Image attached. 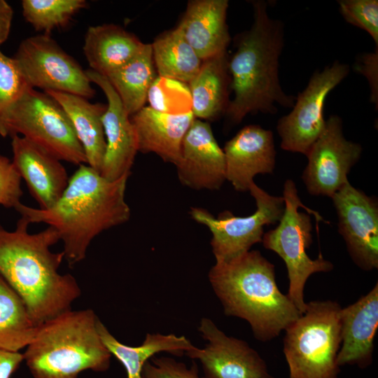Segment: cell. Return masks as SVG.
Wrapping results in <instances>:
<instances>
[{
  "label": "cell",
  "instance_id": "1",
  "mask_svg": "<svg viewBox=\"0 0 378 378\" xmlns=\"http://www.w3.org/2000/svg\"><path fill=\"white\" fill-rule=\"evenodd\" d=\"M129 176L109 181L83 164L52 207L41 209L20 203L15 209L29 224L43 223L55 228L63 242L64 258L72 267L85 258L96 236L129 220L131 211L125 199Z\"/></svg>",
  "mask_w": 378,
  "mask_h": 378
},
{
  "label": "cell",
  "instance_id": "2",
  "mask_svg": "<svg viewBox=\"0 0 378 378\" xmlns=\"http://www.w3.org/2000/svg\"><path fill=\"white\" fill-rule=\"evenodd\" d=\"M29 223L20 218L13 231L0 225V276L27 304L38 325L71 309L81 294L76 279L58 270L62 251L50 247L59 241L57 230L48 226L34 234Z\"/></svg>",
  "mask_w": 378,
  "mask_h": 378
},
{
  "label": "cell",
  "instance_id": "3",
  "mask_svg": "<svg viewBox=\"0 0 378 378\" xmlns=\"http://www.w3.org/2000/svg\"><path fill=\"white\" fill-rule=\"evenodd\" d=\"M251 4L253 23L237 36L236 50L228 58L233 97L225 115L234 124L248 113L274 114L276 104L292 108L295 100V97L283 90L279 78L284 24L269 15L265 1H252Z\"/></svg>",
  "mask_w": 378,
  "mask_h": 378
},
{
  "label": "cell",
  "instance_id": "4",
  "mask_svg": "<svg viewBox=\"0 0 378 378\" xmlns=\"http://www.w3.org/2000/svg\"><path fill=\"white\" fill-rule=\"evenodd\" d=\"M209 279L225 314L248 321L259 341L276 337L302 314L279 289L274 265L258 251L216 262Z\"/></svg>",
  "mask_w": 378,
  "mask_h": 378
},
{
  "label": "cell",
  "instance_id": "5",
  "mask_svg": "<svg viewBox=\"0 0 378 378\" xmlns=\"http://www.w3.org/2000/svg\"><path fill=\"white\" fill-rule=\"evenodd\" d=\"M88 309H71L41 323L26 347L24 360L34 378H78L85 370L104 372L112 355Z\"/></svg>",
  "mask_w": 378,
  "mask_h": 378
},
{
  "label": "cell",
  "instance_id": "6",
  "mask_svg": "<svg viewBox=\"0 0 378 378\" xmlns=\"http://www.w3.org/2000/svg\"><path fill=\"white\" fill-rule=\"evenodd\" d=\"M340 304L307 303L304 313L285 330L284 354L289 378H337L342 336Z\"/></svg>",
  "mask_w": 378,
  "mask_h": 378
},
{
  "label": "cell",
  "instance_id": "7",
  "mask_svg": "<svg viewBox=\"0 0 378 378\" xmlns=\"http://www.w3.org/2000/svg\"><path fill=\"white\" fill-rule=\"evenodd\" d=\"M283 198L284 211L279 224L263 234L262 242L265 248L275 252L284 260L289 279L287 295L302 314L307 308L304 288L308 278L316 272H330L333 265L321 253L312 260L306 252L312 243V220L309 214L300 212L298 208L302 207L314 214L317 223L323 219L318 212L302 204L291 179L284 183Z\"/></svg>",
  "mask_w": 378,
  "mask_h": 378
},
{
  "label": "cell",
  "instance_id": "8",
  "mask_svg": "<svg viewBox=\"0 0 378 378\" xmlns=\"http://www.w3.org/2000/svg\"><path fill=\"white\" fill-rule=\"evenodd\" d=\"M4 124L8 136H23L60 161L87 164L67 114L45 92L27 89L8 110Z\"/></svg>",
  "mask_w": 378,
  "mask_h": 378
},
{
  "label": "cell",
  "instance_id": "9",
  "mask_svg": "<svg viewBox=\"0 0 378 378\" xmlns=\"http://www.w3.org/2000/svg\"><path fill=\"white\" fill-rule=\"evenodd\" d=\"M256 203L255 211L248 216H236L230 211L215 217L203 208L192 207L191 217L211 232V246L216 262H226L250 251L262 242L264 226L279 221L284 211L283 197L273 196L255 183L249 190Z\"/></svg>",
  "mask_w": 378,
  "mask_h": 378
},
{
  "label": "cell",
  "instance_id": "10",
  "mask_svg": "<svg viewBox=\"0 0 378 378\" xmlns=\"http://www.w3.org/2000/svg\"><path fill=\"white\" fill-rule=\"evenodd\" d=\"M13 59L32 88L70 93L87 99L95 94L85 70L50 35L25 38Z\"/></svg>",
  "mask_w": 378,
  "mask_h": 378
},
{
  "label": "cell",
  "instance_id": "11",
  "mask_svg": "<svg viewBox=\"0 0 378 378\" xmlns=\"http://www.w3.org/2000/svg\"><path fill=\"white\" fill-rule=\"evenodd\" d=\"M349 66L339 61L316 71L306 88L295 97L292 110L277 123L283 150L307 155L323 133L324 106L328 94L349 74Z\"/></svg>",
  "mask_w": 378,
  "mask_h": 378
},
{
  "label": "cell",
  "instance_id": "12",
  "mask_svg": "<svg viewBox=\"0 0 378 378\" xmlns=\"http://www.w3.org/2000/svg\"><path fill=\"white\" fill-rule=\"evenodd\" d=\"M361 146L347 140L342 120L331 115L326 127L308 152L302 179L309 193L332 197L346 183L352 167L359 160Z\"/></svg>",
  "mask_w": 378,
  "mask_h": 378
},
{
  "label": "cell",
  "instance_id": "13",
  "mask_svg": "<svg viewBox=\"0 0 378 378\" xmlns=\"http://www.w3.org/2000/svg\"><path fill=\"white\" fill-rule=\"evenodd\" d=\"M338 231L347 251L360 269L378 268V203L348 181L331 197Z\"/></svg>",
  "mask_w": 378,
  "mask_h": 378
},
{
  "label": "cell",
  "instance_id": "14",
  "mask_svg": "<svg viewBox=\"0 0 378 378\" xmlns=\"http://www.w3.org/2000/svg\"><path fill=\"white\" fill-rule=\"evenodd\" d=\"M199 330L208 343L185 354L201 362L205 378H274L262 358L246 342L227 336L207 318L201 320Z\"/></svg>",
  "mask_w": 378,
  "mask_h": 378
},
{
  "label": "cell",
  "instance_id": "15",
  "mask_svg": "<svg viewBox=\"0 0 378 378\" xmlns=\"http://www.w3.org/2000/svg\"><path fill=\"white\" fill-rule=\"evenodd\" d=\"M91 83L106 97L107 107L102 115L106 149L100 174L109 181L130 175L138 152L137 140L130 116L107 78L90 69L85 70Z\"/></svg>",
  "mask_w": 378,
  "mask_h": 378
},
{
  "label": "cell",
  "instance_id": "16",
  "mask_svg": "<svg viewBox=\"0 0 378 378\" xmlns=\"http://www.w3.org/2000/svg\"><path fill=\"white\" fill-rule=\"evenodd\" d=\"M178 178L194 190H218L226 180L225 159L209 122L195 118L181 146Z\"/></svg>",
  "mask_w": 378,
  "mask_h": 378
},
{
  "label": "cell",
  "instance_id": "17",
  "mask_svg": "<svg viewBox=\"0 0 378 378\" xmlns=\"http://www.w3.org/2000/svg\"><path fill=\"white\" fill-rule=\"evenodd\" d=\"M226 180L237 191H248L258 174H272L276 164L273 134L257 125L240 130L223 149Z\"/></svg>",
  "mask_w": 378,
  "mask_h": 378
},
{
  "label": "cell",
  "instance_id": "18",
  "mask_svg": "<svg viewBox=\"0 0 378 378\" xmlns=\"http://www.w3.org/2000/svg\"><path fill=\"white\" fill-rule=\"evenodd\" d=\"M12 162L39 209L52 207L66 190L69 177L61 161L28 139L11 136Z\"/></svg>",
  "mask_w": 378,
  "mask_h": 378
},
{
  "label": "cell",
  "instance_id": "19",
  "mask_svg": "<svg viewBox=\"0 0 378 378\" xmlns=\"http://www.w3.org/2000/svg\"><path fill=\"white\" fill-rule=\"evenodd\" d=\"M342 343L337 357L340 366L371 365L378 328V284L340 312Z\"/></svg>",
  "mask_w": 378,
  "mask_h": 378
},
{
  "label": "cell",
  "instance_id": "20",
  "mask_svg": "<svg viewBox=\"0 0 378 378\" xmlns=\"http://www.w3.org/2000/svg\"><path fill=\"white\" fill-rule=\"evenodd\" d=\"M227 0H191L178 24L187 42L204 60L223 52L231 38L227 24Z\"/></svg>",
  "mask_w": 378,
  "mask_h": 378
},
{
  "label": "cell",
  "instance_id": "21",
  "mask_svg": "<svg viewBox=\"0 0 378 378\" xmlns=\"http://www.w3.org/2000/svg\"><path fill=\"white\" fill-rule=\"evenodd\" d=\"M195 118L192 111L169 114L144 106L130 116L138 151L154 153L164 162L176 165L180 159L183 138Z\"/></svg>",
  "mask_w": 378,
  "mask_h": 378
},
{
  "label": "cell",
  "instance_id": "22",
  "mask_svg": "<svg viewBox=\"0 0 378 378\" xmlns=\"http://www.w3.org/2000/svg\"><path fill=\"white\" fill-rule=\"evenodd\" d=\"M144 43L118 24H103L88 27L83 50L90 69L107 76L131 59Z\"/></svg>",
  "mask_w": 378,
  "mask_h": 378
},
{
  "label": "cell",
  "instance_id": "23",
  "mask_svg": "<svg viewBox=\"0 0 378 378\" xmlns=\"http://www.w3.org/2000/svg\"><path fill=\"white\" fill-rule=\"evenodd\" d=\"M227 51L202 60L199 71L188 83L195 118L214 120L225 114L230 99Z\"/></svg>",
  "mask_w": 378,
  "mask_h": 378
},
{
  "label": "cell",
  "instance_id": "24",
  "mask_svg": "<svg viewBox=\"0 0 378 378\" xmlns=\"http://www.w3.org/2000/svg\"><path fill=\"white\" fill-rule=\"evenodd\" d=\"M63 108L84 150L87 164L100 173L106 149L102 115L107 104H92L85 97L58 91H46Z\"/></svg>",
  "mask_w": 378,
  "mask_h": 378
},
{
  "label": "cell",
  "instance_id": "25",
  "mask_svg": "<svg viewBox=\"0 0 378 378\" xmlns=\"http://www.w3.org/2000/svg\"><path fill=\"white\" fill-rule=\"evenodd\" d=\"M97 330L108 351L124 366L127 378H143L145 363L158 353L166 351L174 356H182L194 346L184 336L160 333L147 334L141 345L131 346L115 339L99 319Z\"/></svg>",
  "mask_w": 378,
  "mask_h": 378
},
{
  "label": "cell",
  "instance_id": "26",
  "mask_svg": "<svg viewBox=\"0 0 378 378\" xmlns=\"http://www.w3.org/2000/svg\"><path fill=\"white\" fill-rule=\"evenodd\" d=\"M155 68L151 43H144L131 59L106 76L130 116L144 106L148 90L158 76Z\"/></svg>",
  "mask_w": 378,
  "mask_h": 378
},
{
  "label": "cell",
  "instance_id": "27",
  "mask_svg": "<svg viewBox=\"0 0 378 378\" xmlns=\"http://www.w3.org/2000/svg\"><path fill=\"white\" fill-rule=\"evenodd\" d=\"M151 46L159 76L188 83L199 71L202 60L178 27L160 34Z\"/></svg>",
  "mask_w": 378,
  "mask_h": 378
},
{
  "label": "cell",
  "instance_id": "28",
  "mask_svg": "<svg viewBox=\"0 0 378 378\" xmlns=\"http://www.w3.org/2000/svg\"><path fill=\"white\" fill-rule=\"evenodd\" d=\"M39 326L22 298L0 276V349L20 352L32 341Z\"/></svg>",
  "mask_w": 378,
  "mask_h": 378
},
{
  "label": "cell",
  "instance_id": "29",
  "mask_svg": "<svg viewBox=\"0 0 378 378\" xmlns=\"http://www.w3.org/2000/svg\"><path fill=\"white\" fill-rule=\"evenodd\" d=\"M22 15L36 31L50 35L66 27L73 17L86 8L85 0H22Z\"/></svg>",
  "mask_w": 378,
  "mask_h": 378
},
{
  "label": "cell",
  "instance_id": "30",
  "mask_svg": "<svg viewBox=\"0 0 378 378\" xmlns=\"http://www.w3.org/2000/svg\"><path fill=\"white\" fill-rule=\"evenodd\" d=\"M146 101L157 111L183 114L192 111V97L188 83L158 76L150 85Z\"/></svg>",
  "mask_w": 378,
  "mask_h": 378
},
{
  "label": "cell",
  "instance_id": "31",
  "mask_svg": "<svg viewBox=\"0 0 378 378\" xmlns=\"http://www.w3.org/2000/svg\"><path fill=\"white\" fill-rule=\"evenodd\" d=\"M29 87L13 57L0 50V136L6 137L4 118L10 107Z\"/></svg>",
  "mask_w": 378,
  "mask_h": 378
},
{
  "label": "cell",
  "instance_id": "32",
  "mask_svg": "<svg viewBox=\"0 0 378 378\" xmlns=\"http://www.w3.org/2000/svg\"><path fill=\"white\" fill-rule=\"evenodd\" d=\"M337 2L346 22L367 31L378 47V1L340 0Z\"/></svg>",
  "mask_w": 378,
  "mask_h": 378
},
{
  "label": "cell",
  "instance_id": "33",
  "mask_svg": "<svg viewBox=\"0 0 378 378\" xmlns=\"http://www.w3.org/2000/svg\"><path fill=\"white\" fill-rule=\"evenodd\" d=\"M143 378H205L198 374V368L193 363L188 368L183 363L169 357H152L142 370Z\"/></svg>",
  "mask_w": 378,
  "mask_h": 378
},
{
  "label": "cell",
  "instance_id": "34",
  "mask_svg": "<svg viewBox=\"0 0 378 378\" xmlns=\"http://www.w3.org/2000/svg\"><path fill=\"white\" fill-rule=\"evenodd\" d=\"M21 180L12 160L0 154V205L15 209L21 203Z\"/></svg>",
  "mask_w": 378,
  "mask_h": 378
},
{
  "label": "cell",
  "instance_id": "35",
  "mask_svg": "<svg viewBox=\"0 0 378 378\" xmlns=\"http://www.w3.org/2000/svg\"><path fill=\"white\" fill-rule=\"evenodd\" d=\"M378 47L373 52H365L360 55L355 63L356 71L362 74L368 80L370 87V101L376 105L378 104Z\"/></svg>",
  "mask_w": 378,
  "mask_h": 378
},
{
  "label": "cell",
  "instance_id": "36",
  "mask_svg": "<svg viewBox=\"0 0 378 378\" xmlns=\"http://www.w3.org/2000/svg\"><path fill=\"white\" fill-rule=\"evenodd\" d=\"M23 360V354L0 349V378H10Z\"/></svg>",
  "mask_w": 378,
  "mask_h": 378
},
{
  "label": "cell",
  "instance_id": "37",
  "mask_svg": "<svg viewBox=\"0 0 378 378\" xmlns=\"http://www.w3.org/2000/svg\"><path fill=\"white\" fill-rule=\"evenodd\" d=\"M13 10L5 0H0V45L4 43L10 31Z\"/></svg>",
  "mask_w": 378,
  "mask_h": 378
}]
</instances>
